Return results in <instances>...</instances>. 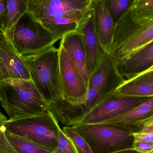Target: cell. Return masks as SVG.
I'll list each match as a JSON object with an SVG mask.
<instances>
[{"label":"cell","mask_w":153,"mask_h":153,"mask_svg":"<svg viewBox=\"0 0 153 153\" xmlns=\"http://www.w3.org/2000/svg\"><path fill=\"white\" fill-rule=\"evenodd\" d=\"M2 107L13 120L39 116L50 111L31 79H8L0 82Z\"/></svg>","instance_id":"obj_2"},{"label":"cell","mask_w":153,"mask_h":153,"mask_svg":"<svg viewBox=\"0 0 153 153\" xmlns=\"http://www.w3.org/2000/svg\"><path fill=\"white\" fill-rule=\"evenodd\" d=\"M152 72H153V65H152V67H150V68H148L147 70L144 71L142 72L136 74L135 75L133 76L132 78H130V79L125 80V81H124V82H129V81H132V80H134V79H136V78H137V77H139V76H143V75H145V74H147L150 73Z\"/></svg>","instance_id":"obj_30"},{"label":"cell","mask_w":153,"mask_h":153,"mask_svg":"<svg viewBox=\"0 0 153 153\" xmlns=\"http://www.w3.org/2000/svg\"><path fill=\"white\" fill-rule=\"evenodd\" d=\"M93 0H28L27 12L60 39L76 31Z\"/></svg>","instance_id":"obj_1"},{"label":"cell","mask_w":153,"mask_h":153,"mask_svg":"<svg viewBox=\"0 0 153 153\" xmlns=\"http://www.w3.org/2000/svg\"><path fill=\"white\" fill-rule=\"evenodd\" d=\"M143 102V100L138 98L123 97L116 91L94 108L83 118L80 123H104L133 108Z\"/></svg>","instance_id":"obj_10"},{"label":"cell","mask_w":153,"mask_h":153,"mask_svg":"<svg viewBox=\"0 0 153 153\" xmlns=\"http://www.w3.org/2000/svg\"><path fill=\"white\" fill-rule=\"evenodd\" d=\"M5 134L11 144L19 153H53L30 140L5 132Z\"/></svg>","instance_id":"obj_21"},{"label":"cell","mask_w":153,"mask_h":153,"mask_svg":"<svg viewBox=\"0 0 153 153\" xmlns=\"http://www.w3.org/2000/svg\"><path fill=\"white\" fill-rule=\"evenodd\" d=\"M77 30L82 36L86 54L87 70L90 76L106 53L96 32L92 4Z\"/></svg>","instance_id":"obj_13"},{"label":"cell","mask_w":153,"mask_h":153,"mask_svg":"<svg viewBox=\"0 0 153 153\" xmlns=\"http://www.w3.org/2000/svg\"><path fill=\"white\" fill-rule=\"evenodd\" d=\"M153 42V20L142 24L137 23L128 10L115 24L111 47L108 53L116 62L118 69Z\"/></svg>","instance_id":"obj_3"},{"label":"cell","mask_w":153,"mask_h":153,"mask_svg":"<svg viewBox=\"0 0 153 153\" xmlns=\"http://www.w3.org/2000/svg\"><path fill=\"white\" fill-rule=\"evenodd\" d=\"M13 79H30L22 58L3 32L0 33V82Z\"/></svg>","instance_id":"obj_12"},{"label":"cell","mask_w":153,"mask_h":153,"mask_svg":"<svg viewBox=\"0 0 153 153\" xmlns=\"http://www.w3.org/2000/svg\"><path fill=\"white\" fill-rule=\"evenodd\" d=\"M153 115V97H152L133 108L104 123H108L130 131L131 127L136 122Z\"/></svg>","instance_id":"obj_16"},{"label":"cell","mask_w":153,"mask_h":153,"mask_svg":"<svg viewBox=\"0 0 153 153\" xmlns=\"http://www.w3.org/2000/svg\"><path fill=\"white\" fill-rule=\"evenodd\" d=\"M20 56L30 79L48 104L61 98L59 48L53 46L37 53Z\"/></svg>","instance_id":"obj_4"},{"label":"cell","mask_w":153,"mask_h":153,"mask_svg":"<svg viewBox=\"0 0 153 153\" xmlns=\"http://www.w3.org/2000/svg\"><path fill=\"white\" fill-rule=\"evenodd\" d=\"M60 78L62 97L71 103L84 100L88 86L66 51L60 46Z\"/></svg>","instance_id":"obj_9"},{"label":"cell","mask_w":153,"mask_h":153,"mask_svg":"<svg viewBox=\"0 0 153 153\" xmlns=\"http://www.w3.org/2000/svg\"><path fill=\"white\" fill-rule=\"evenodd\" d=\"M153 124V115L136 122L130 129L132 133L139 132L142 129Z\"/></svg>","instance_id":"obj_27"},{"label":"cell","mask_w":153,"mask_h":153,"mask_svg":"<svg viewBox=\"0 0 153 153\" xmlns=\"http://www.w3.org/2000/svg\"><path fill=\"white\" fill-rule=\"evenodd\" d=\"M134 142L153 143V132L132 133Z\"/></svg>","instance_id":"obj_28"},{"label":"cell","mask_w":153,"mask_h":153,"mask_svg":"<svg viewBox=\"0 0 153 153\" xmlns=\"http://www.w3.org/2000/svg\"><path fill=\"white\" fill-rule=\"evenodd\" d=\"M1 32H3V31H2L1 30H0V33H1ZM1 95H0V101H1Z\"/></svg>","instance_id":"obj_34"},{"label":"cell","mask_w":153,"mask_h":153,"mask_svg":"<svg viewBox=\"0 0 153 153\" xmlns=\"http://www.w3.org/2000/svg\"><path fill=\"white\" fill-rule=\"evenodd\" d=\"M112 153H141L137 151H136L134 149L132 148H128V149H124L120 150Z\"/></svg>","instance_id":"obj_31"},{"label":"cell","mask_w":153,"mask_h":153,"mask_svg":"<svg viewBox=\"0 0 153 153\" xmlns=\"http://www.w3.org/2000/svg\"><path fill=\"white\" fill-rule=\"evenodd\" d=\"M92 7L98 37L105 52L108 53L111 47L116 23L108 12L103 0H93Z\"/></svg>","instance_id":"obj_14"},{"label":"cell","mask_w":153,"mask_h":153,"mask_svg":"<svg viewBox=\"0 0 153 153\" xmlns=\"http://www.w3.org/2000/svg\"><path fill=\"white\" fill-rule=\"evenodd\" d=\"M153 65V42L135 55L122 67L119 68L120 74L126 79L144 71Z\"/></svg>","instance_id":"obj_18"},{"label":"cell","mask_w":153,"mask_h":153,"mask_svg":"<svg viewBox=\"0 0 153 153\" xmlns=\"http://www.w3.org/2000/svg\"><path fill=\"white\" fill-rule=\"evenodd\" d=\"M8 19L5 35L10 33L20 18L27 12L28 0H6Z\"/></svg>","instance_id":"obj_20"},{"label":"cell","mask_w":153,"mask_h":153,"mask_svg":"<svg viewBox=\"0 0 153 153\" xmlns=\"http://www.w3.org/2000/svg\"><path fill=\"white\" fill-rule=\"evenodd\" d=\"M135 0H103L104 4L115 23L130 9Z\"/></svg>","instance_id":"obj_22"},{"label":"cell","mask_w":153,"mask_h":153,"mask_svg":"<svg viewBox=\"0 0 153 153\" xmlns=\"http://www.w3.org/2000/svg\"><path fill=\"white\" fill-rule=\"evenodd\" d=\"M8 19L7 4L6 0H0V30L5 34Z\"/></svg>","instance_id":"obj_26"},{"label":"cell","mask_w":153,"mask_h":153,"mask_svg":"<svg viewBox=\"0 0 153 153\" xmlns=\"http://www.w3.org/2000/svg\"><path fill=\"white\" fill-rule=\"evenodd\" d=\"M8 119L0 111V153H19L8 140L5 124Z\"/></svg>","instance_id":"obj_25"},{"label":"cell","mask_w":153,"mask_h":153,"mask_svg":"<svg viewBox=\"0 0 153 153\" xmlns=\"http://www.w3.org/2000/svg\"><path fill=\"white\" fill-rule=\"evenodd\" d=\"M61 39L60 46L66 51L88 86L90 74L81 34L77 30L72 31L64 36Z\"/></svg>","instance_id":"obj_15"},{"label":"cell","mask_w":153,"mask_h":153,"mask_svg":"<svg viewBox=\"0 0 153 153\" xmlns=\"http://www.w3.org/2000/svg\"><path fill=\"white\" fill-rule=\"evenodd\" d=\"M88 144L93 153H112L132 148V132L107 123L72 126Z\"/></svg>","instance_id":"obj_6"},{"label":"cell","mask_w":153,"mask_h":153,"mask_svg":"<svg viewBox=\"0 0 153 153\" xmlns=\"http://www.w3.org/2000/svg\"><path fill=\"white\" fill-rule=\"evenodd\" d=\"M131 18L139 24L153 20V0H135L128 10Z\"/></svg>","instance_id":"obj_19"},{"label":"cell","mask_w":153,"mask_h":153,"mask_svg":"<svg viewBox=\"0 0 153 153\" xmlns=\"http://www.w3.org/2000/svg\"><path fill=\"white\" fill-rule=\"evenodd\" d=\"M20 55L37 53L54 46L60 39L46 29L27 12L7 35Z\"/></svg>","instance_id":"obj_5"},{"label":"cell","mask_w":153,"mask_h":153,"mask_svg":"<svg viewBox=\"0 0 153 153\" xmlns=\"http://www.w3.org/2000/svg\"><path fill=\"white\" fill-rule=\"evenodd\" d=\"M116 92L119 95L125 97H153V72L139 76L129 82H124Z\"/></svg>","instance_id":"obj_17"},{"label":"cell","mask_w":153,"mask_h":153,"mask_svg":"<svg viewBox=\"0 0 153 153\" xmlns=\"http://www.w3.org/2000/svg\"><path fill=\"white\" fill-rule=\"evenodd\" d=\"M153 152V143L152 149V151H151V152H150L149 153H150L151 152Z\"/></svg>","instance_id":"obj_33"},{"label":"cell","mask_w":153,"mask_h":153,"mask_svg":"<svg viewBox=\"0 0 153 153\" xmlns=\"http://www.w3.org/2000/svg\"><path fill=\"white\" fill-rule=\"evenodd\" d=\"M139 132H153V124L151 126H148L142 129Z\"/></svg>","instance_id":"obj_32"},{"label":"cell","mask_w":153,"mask_h":153,"mask_svg":"<svg viewBox=\"0 0 153 153\" xmlns=\"http://www.w3.org/2000/svg\"><path fill=\"white\" fill-rule=\"evenodd\" d=\"M108 97L98 89L88 87L83 101L71 103L61 97L49 104V108L58 122L72 126L80 123L94 108Z\"/></svg>","instance_id":"obj_8"},{"label":"cell","mask_w":153,"mask_h":153,"mask_svg":"<svg viewBox=\"0 0 153 153\" xmlns=\"http://www.w3.org/2000/svg\"><path fill=\"white\" fill-rule=\"evenodd\" d=\"M53 153H78L74 143L60 128L57 147Z\"/></svg>","instance_id":"obj_24"},{"label":"cell","mask_w":153,"mask_h":153,"mask_svg":"<svg viewBox=\"0 0 153 153\" xmlns=\"http://www.w3.org/2000/svg\"><path fill=\"white\" fill-rule=\"evenodd\" d=\"M125 81L113 58L108 53H106L90 75L88 87H94L109 96L115 92Z\"/></svg>","instance_id":"obj_11"},{"label":"cell","mask_w":153,"mask_h":153,"mask_svg":"<svg viewBox=\"0 0 153 153\" xmlns=\"http://www.w3.org/2000/svg\"><path fill=\"white\" fill-rule=\"evenodd\" d=\"M152 143L134 142L133 147L135 150L141 153H149L152 151Z\"/></svg>","instance_id":"obj_29"},{"label":"cell","mask_w":153,"mask_h":153,"mask_svg":"<svg viewBox=\"0 0 153 153\" xmlns=\"http://www.w3.org/2000/svg\"><path fill=\"white\" fill-rule=\"evenodd\" d=\"M153 153V152H151V153Z\"/></svg>","instance_id":"obj_35"},{"label":"cell","mask_w":153,"mask_h":153,"mask_svg":"<svg viewBox=\"0 0 153 153\" xmlns=\"http://www.w3.org/2000/svg\"><path fill=\"white\" fill-rule=\"evenodd\" d=\"M62 130L73 142L78 153H93L88 144L72 126H64Z\"/></svg>","instance_id":"obj_23"},{"label":"cell","mask_w":153,"mask_h":153,"mask_svg":"<svg viewBox=\"0 0 153 153\" xmlns=\"http://www.w3.org/2000/svg\"><path fill=\"white\" fill-rule=\"evenodd\" d=\"M50 111L39 116L6 121V132L24 137L53 152L57 147L60 127Z\"/></svg>","instance_id":"obj_7"}]
</instances>
